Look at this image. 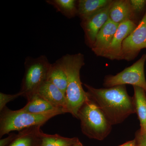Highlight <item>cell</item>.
I'll return each mask as SVG.
<instances>
[{"instance_id": "1", "label": "cell", "mask_w": 146, "mask_h": 146, "mask_svg": "<svg viewBox=\"0 0 146 146\" xmlns=\"http://www.w3.org/2000/svg\"><path fill=\"white\" fill-rule=\"evenodd\" d=\"M89 98L98 106L112 125L121 123L136 113L133 97L127 94L125 85L96 89L84 84Z\"/></svg>"}, {"instance_id": "2", "label": "cell", "mask_w": 146, "mask_h": 146, "mask_svg": "<svg viewBox=\"0 0 146 146\" xmlns=\"http://www.w3.org/2000/svg\"><path fill=\"white\" fill-rule=\"evenodd\" d=\"M68 78L65 93L68 113L77 118L78 112L87 97L84 90L80 78V71L84 65L82 54H67L59 59Z\"/></svg>"}, {"instance_id": "3", "label": "cell", "mask_w": 146, "mask_h": 146, "mask_svg": "<svg viewBox=\"0 0 146 146\" xmlns=\"http://www.w3.org/2000/svg\"><path fill=\"white\" fill-rule=\"evenodd\" d=\"M77 119L80 120L82 133L91 139L102 141L112 129V125L88 96L79 109Z\"/></svg>"}, {"instance_id": "4", "label": "cell", "mask_w": 146, "mask_h": 146, "mask_svg": "<svg viewBox=\"0 0 146 146\" xmlns=\"http://www.w3.org/2000/svg\"><path fill=\"white\" fill-rule=\"evenodd\" d=\"M62 114L60 112L32 114L21 111L20 109L11 110L5 107L1 112L0 138L11 131H20L34 126H42L50 119Z\"/></svg>"}, {"instance_id": "5", "label": "cell", "mask_w": 146, "mask_h": 146, "mask_svg": "<svg viewBox=\"0 0 146 146\" xmlns=\"http://www.w3.org/2000/svg\"><path fill=\"white\" fill-rule=\"evenodd\" d=\"M51 64L45 55L26 58L25 74L20 91L23 93V96L27 100L36 93L40 86L47 80Z\"/></svg>"}, {"instance_id": "6", "label": "cell", "mask_w": 146, "mask_h": 146, "mask_svg": "<svg viewBox=\"0 0 146 146\" xmlns=\"http://www.w3.org/2000/svg\"><path fill=\"white\" fill-rule=\"evenodd\" d=\"M146 54H144L138 60L115 76L105 77L104 85L107 88L119 85L131 84L141 87L146 92V80L144 66Z\"/></svg>"}, {"instance_id": "7", "label": "cell", "mask_w": 146, "mask_h": 146, "mask_svg": "<svg viewBox=\"0 0 146 146\" xmlns=\"http://www.w3.org/2000/svg\"><path fill=\"white\" fill-rule=\"evenodd\" d=\"M146 48V11L136 28L123 43L121 59L129 60Z\"/></svg>"}, {"instance_id": "8", "label": "cell", "mask_w": 146, "mask_h": 146, "mask_svg": "<svg viewBox=\"0 0 146 146\" xmlns=\"http://www.w3.org/2000/svg\"><path fill=\"white\" fill-rule=\"evenodd\" d=\"M112 2L113 1L107 6L82 22L81 25L85 33V41L91 48L100 30L109 19L110 10Z\"/></svg>"}, {"instance_id": "9", "label": "cell", "mask_w": 146, "mask_h": 146, "mask_svg": "<svg viewBox=\"0 0 146 146\" xmlns=\"http://www.w3.org/2000/svg\"><path fill=\"white\" fill-rule=\"evenodd\" d=\"M136 26L137 25L132 20H128L120 24L112 42L102 57L110 60L121 59L123 42Z\"/></svg>"}, {"instance_id": "10", "label": "cell", "mask_w": 146, "mask_h": 146, "mask_svg": "<svg viewBox=\"0 0 146 146\" xmlns=\"http://www.w3.org/2000/svg\"><path fill=\"white\" fill-rule=\"evenodd\" d=\"M119 25L109 18L100 30L91 47L92 51L96 55L103 56L112 42Z\"/></svg>"}, {"instance_id": "11", "label": "cell", "mask_w": 146, "mask_h": 146, "mask_svg": "<svg viewBox=\"0 0 146 146\" xmlns=\"http://www.w3.org/2000/svg\"><path fill=\"white\" fill-rule=\"evenodd\" d=\"M36 93L55 107L68 113L65 95L53 84L47 80L40 86Z\"/></svg>"}, {"instance_id": "12", "label": "cell", "mask_w": 146, "mask_h": 146, "mask_svg": "<svg viewBox=\"0 0 146 146\" xmlns=\"http://www.w3.org/2000/svg\"><path fill=\"white\" fill-rule=\"evenodd\" d=\"M42 125H36L19 131L8 146H41Z\"/></svg>"}, {"instance_id": "13", "label": "cell", "mask_w": 146, "mask_h": 146, "mask_svg": "<svg viewBox=\"0 0 146 146\" xmlns=\"http://www.w3.org/2000/svg\"><path fill=\"white\" fill-rule=\"evenodd\" d=\"M20 110L24 112L35 114L55 112L65 113L62 110L55 107L37 93L28 99L27 104Z\"/></svg>"}, {"instance_id": "14", "label": "cell", "mask_w": 146, "mask_h": 146, "mask_svg": "<svg viewBox=\"0 0 146 146\" xmlns=\"http://www.w3.org/2000/svg\"><path fill=\"white\" fill-rule=\"evenodd\" d=\"M134 13L131 7L129 1H113L109 11V19L120 24L128 20H132Z\"/></svg>"}, {"instance_id": "15", "label": "cell", "mask_w": 146, "mask_h": 146, "mask_svg": "<svg viewBox=\"0 0 146 146\" xmlns=\"http://www.w3.org/2000/svg\"><path fill=\"white\" fill-rule=\"evenodd\" d=\"M109 0H79L77 2L78 15L82 21L98 12L110 3Z\"/></svg>"}, {"instance_id": "16", "label": "cell", "mask_w": 146, "mask_h": 146, "mask_svg": "<svg viewBox=\"0 0 146 146\" xmlns=\"http://www.w3.org/2000/svg\"><path fill=\"white\" fill-rule=\"evenodd\" d=\"M47 80L53 84L65 95L68 85V78L59 60H57L53 64H51Z\"/></svg>"}, {"instance_id": "17", "label": "cell", "mask_w": 146, "mask_h": 146, "mask_svg": "<svg viewBox=\"0 0 146 146\" xmlns=\"http://www.w3.org/2000/svg\"><path fill=\"white\" fill-rule=\"evenodd\" d=\"M134 96L133 100L135 112L140 122V130L146 132V95L143 89L138 86H133Z\"/></svg>"}, {"instance_id": "18", "label": "cell", "mask_w": 146, "mask_h": 146, "mask_svg": "<svg viewBox=\"0 0 146 146\" xmlns=\"http://www.w3.org/2000/svg\"><path fill=\"white\" fill-rule=\"evenodd\" d=\"M46 2L67 18H73L78 14L77 2L75 0H47Z\"/></svg>"}, {"instance_id": "19", "label": "cell", "mask_w": 146, "mask_h": 146, "mask_svg": "<svg viewBox=\"0 0 146 146\" xmlns=\"http://www.w3.org/2000/svg\"><path fill=\"white\" fill-rule=\"evenodd\" d=\"M79 141L76 137L67 138L58 134L52 135L43 132L41 146H71Z\"/></svg>"}, {"instance_id": "20", "label": "cell", "mask_w": 146, "mask_h": 146, "mask_svg": "<svg viewBox=\"0 0 146 146\" xmlns=\"http://www.w3.org/2000/svg\"><path fill=\"white\" fill-rule=\"evenodd\" d=\"M23 94L21 91L13 95L6 94L0 93V111H2L8 103L13 100L20 96H23Z\"/></svg>"}, {"instance_id": "21", "label": "cell", "mask_w": 146, "mask_h": 146, "mask_svg": "<svg viewBox=\"0 0 146 146\" xmlns=\"http://www.w3.org/2000/svg\"><path fill=\"white\" fill-rule=\"evenodd\" d=\"M129 2L131 7L134 13L143 10L146 5V1L145 0H130Z\"/></svg>"}, {"instance_id": "22", "label": "cell", "mask_w": 146, "mask_h": 146, "mask_svg": "<svg viewBox=\"0 0 146 146\" xmlns=\"http://www.w3.org/2000/svg\"><path fill=\"white\" fill-rule=\"evenodd\" d=\"M136 146H146V132L139 130L136 133Z\"/></svg>"}, {"instance_id": "23", "label": "cell", "mask_w": 146, "mask_h": 146, "mask_svg": "<svg viewBox=\"0 0 146 146\" xmlns=\"http://www.w3.org/2000/svg\"><path fill=\"white\" fill-rule=\"evenodd\" d=\"M17 134L14 133H11L6 138H1L0 140V146H8L16 138Z\"/></svg>"}, {"instance_id": "24", "label": "cell", "mask_w": 146, "mask_h": 146, "mask_svg": "<svg viewBox=\"0 0 146 146\" xmlns=\"http://www.w3.org/2000/svg\"><path fill=\"white\" fill-rule=\"evenodd\" d=\"M119 146H136V140L134 139L131 141H128L124 144Z\"/></svg>"}, {"instance_id": "25", "label": "cell", "mask_w": 146, "mask_h": 146, "mask_svg": "<svg viewBox=\"0 0 146 146\" xmlns=\"http://www.w3.org/2000/svg\"><path fill=\"white\" fill-rule=\"evenodd\" d=\"M71 146H84L81 143V142L80 141H79L78 143H76L72 145Z\"/></svg>"}, {"instance_id": "26", "label": "cell", "mask_w": 146, "mask_h": 146, "mask_svg": "<svg viewBox=\"0 0 146 146\" xmlns=\"http://www.w3.org/2000/svg\"></svg>"}]
</instances>
